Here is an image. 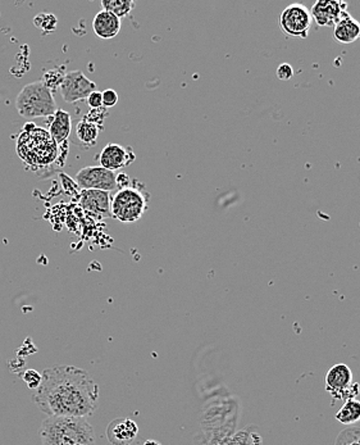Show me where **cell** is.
<instances>
[{
	"label": "cell",
	"mask_w": 360,
	"mask_h": 445,
	"mask_svg": "<svg viewBox=\"0 0 360 445\" xmlns=\"http://www.w3.org/2000/svg\"><path fill=\"white\" fill-rule=\"evenodd\" d=\"M32 399L47 417L89 418L99 406V386L85 370L55 366L43 371Z\"/></svg>",
	"instance_id": "6da1fadb"
},
{
	"label": "cell",
	"mask_w": 360,
	"mask_h": 445,
	"mask_svg": "<svg viewBox=\"0 0 360 445\" xmlns=\"http://www.w3.org/2000/svg\"><path fill=\"white\" fill-rule=\"evenodd\" d=\"M41 445H95L94 429L87 418L47 417L40 428Z\"/></svg>",
	"instance_id": "7a4b0ae2"
},
{
	"label": "cell",
	"mask_w": 360,
	"mask_h": 445,
	"mask_svg": "<svg viewBox=\"0 0 360 445\" xmlns=\"http://www.w3.org/2000/svg\"><path fill=\"white\" fill-rule=\"evenodd\" d=\"M16 151L26 166L47 167L58 158V144L47 130L30 122L17 137Z\"/></svg>",
	"instance_id": "3957f363"
},
{
	"label": "cell",
	"mask_w": 360,
	"mask_h": 445,
	"mask_svg": "<svg viewBox=\"0 0 360 445\" xmlns=\"http://www.w3.org/2000/svg\"><path fill=\"white\" fill-rule=\"evenodd\" d=\"M16 108L24 119L50 117L57 112L53 93L43 81L31 82L20 91Z\"/></svg>",
	"instance_id": "277c9868"
},
{
	"label": "cell",
	"mask_w": 360,
	"mask_h": 445,
	"mask_svg": "<svg viewBox=\"0 0 360 445\" xmlns=\"http://www.w3.org/2000/svg\"><path fill=\"white\" fill-rule=\"evenodd\" d=\"M149 197L136 186H126L116 193L110 203L112 217L125 223L139 221L148 209Z\"/></svg>",
	"instance_id": "5b68a950"
},
{
	"label": "cell",
	"mask_w": 360,
	"mask_h": 445,
	"mask_svg": "<svg viewBox=\"0 0 360 445\" xmlns=\"http://www.w3.org/2000/svg\"><path fill=\"white\" fill-rule=\"evenodd\" d=\"M310 10L304 4L294 3L283 9L280 17V26L286 36L306 39L312 27Z\"/></svg>",
	"instance_id": "8992f818"
},
{
	"label": "cell",
	"mask_w": 360,
	"mask_h": 445,
	"mask_svg": "<svg viewBox=\"0 0 360 445\" xmlns=\"http://www.w3.org/2000/svg\"><path fill=\"white\" fill-rule=\"evenodd\" d=\"M326 390L332 397L338 399H355L359 393V385L352 382V372L350 367L344 363H337L331 367L326 375Z\"/></svg>",
	"instance_id": "52a82bcc"
},
{
	"label": "cell",
	"mask_w": 360,
	"mask_h": 445,
	"mask_svg": "<svg viewBox=\"0 0 360 445\" xmlns=\"http://www.w3.org/2000/svg\"><path fill=\"white\" fill-rule=\"evenodd\" d=\"M82 190L110 191L117 189V174L102 166L84 167L75 177Z\"/></svg>",
	"instance_id": "ba28073f"
},
{
	"label": "cell",
	"mask_w": 360,
	"mask_h": 445,
	"mask_svg": "<svg viewBox=\"0 0 360 445\" xmlns=\"http://www.w3.org/2000/svg\"><path fill=\"white\" fill-rule=\"evenodd\" d=\"M61 96L66 103H76L87 100L91 93L96 91L94 81L87 79L81 71L67 72L61 84Z\"/></svg>",
	"instance_id": "9c48e42d"
},
{
	"label": "cell",
	"mask_w": 360,
	"mask_h": 445,
	"mask_svg": "<svg viewBox=\"0 0 360 445\" xmlns=\"http://www.w3.org/2000/svg\"><path fill=\"white\" fill-rule=\"evenodd\" d=\"M310 16L321 27L336 26L343 18L349 16L347 3L337 0H318L310 9Z\"/></svg>",
	"instance_id": "30bf717a"
},
{
	"label": "cell",
	"mask_w": 360,
	"mask_h": 445,
	"mask_svg": "<svg viewBox=\"0 0 360 445\" xmlns=\"http://www.w3.org/2000/svg\"><path fill=\"white\" fill-rule=\"evenodd\" d=\"M80 206L87 211L89 215L94 216L96 218H107L112 217L110 213V193L102 190H82L80 194Z\"/></svg>",
	"instance_id": "8fae6325"
},
{
	"label": "cell",
	"mask_w": 360,
	"mask_h": 445,
	"mask_svg": "<svg viewBox=\"0 0 360 445\" xmlns=\"http://www.w3.org/2000/svg\"><path fill=\"white\" fill-rule=\"evenodd\" d=\"M136 158L131 148H126L118 144H108L99 156L100 166L110 171H118L128 167Z\"/></svg>",
	"instance_id": "7c38bea8"
},
{
	"label": "cell",
	"mask_w": 360,
	"mask_h": 445,
	"mask_svg": "<svg viewBox=\"0 0 360 445\" xmlns=\"http://www.w3.org/2000/svg\"><path fill=\"white\" fill-rule=\"evenodd\" d=\"M139 435V426L131 418H114L107 428V437L112 445H131Z\"/></svg>",
	"instance_id": "4fadbf2b"
},
{
	"label": "cell",
	"mask_w": 360,
	"mask_h": 445,
	"mask_svg": "<svg viewBox=\"0 0 360 445\" xmlns=\"http://www.w3.org/2000/svg\"><path fill=\"white\" fill-rule=\"evenodd\" d=\"M93 29L100 39H113L121 31V20L107 10H102L95 16Z\"/></svg>",
	"instance_id": "5bb4252c"
},
{
	"label": "cell",
	"mask_w": 360,
	"mask_h": 445,
	"mask_svg": "<svg viewBox=\"0 0 360 445\" xmlns=\"http://www.w3.org/2000/svg\"><path fill=\"white\" fill-rule=\"evenodd\" d=\"M72 130V119L68 112L63 110H57L53 116V119L49 126V133L53 136L55 143L63 144L70 135Z\"/></svg>",
	"instance_id": "9a60e30c"
},
{
	"label": "cell",
	"mask_w": 360,
	"mask_h": 445,
	"mask_svg": "<svg viewBox=\"0 0 360 445\" xmlns=\"http://www.w3.org/2000/svg\"><path fill=\"white\" fill-rule=\"evenodd\" d=\"M333 36L340 44H352L360 39V24L354 17L346 16L335 26Z\"/></svg>",
	"instance_id": "2e32d148"
},
{
	"label": "cell",
	"mask_w": 360,
	"mask_h": 445,
	"mask_svg": "<svg viewBox=\"0 0 360 445\" xmlns=\"http://www.w3.org/2000/svg\"><path fill=\"white\" fill-rule=\"evenodd\" d=\"M337 421L343 425H354L360 421V402L357 399H349L344 406L338 409L336 416Z\"/></svg>",
	"instance_id": "e0dca14e"
},
{
	"label": "cell",
	"mask_w": 360,
	"mask_h": 445,
	"mask_svg": "<svg viewBox=\"0 0 360 445\" xmlns=\"http://www.w3.org/2000/svg\"><path fill=\"white\" fill-rule=\"evenodd\" d=\"M76 135H77L80 143L84 144L87 146H94L96 139L99 136V128L93 122L82 119L76 128Z\"/></svg>",
	"instance_id": "ac0fdd59"
},
{
	"label": "cell",
	"mask_w": 360,
	"mask_h": 445,
	"mask_svg": "<svg viewBox=\"0 0 360 445\" xmlns=\"http://www.w3.org/2000/svg\"><path fill=\"white\" fill-rule=\"evenodd\" d=\"M102 7L103 10H107L121 20L133 12V9L135 8V1L133 0H103Z\"/></svg>",
	"instance_id": "d6986e66"
},
{
	"label": "cell",
	"mask_w": 360,
	"mask_h": 445,
	"mask_svg": "<svg viewBox=\"0 0 360 445\" xmlns=\"http://www.w3.org/2000/svg\"><path fill=\"white\" fill-rule=\"evenodd\" d=\"M57 24H58V21H57V18H55L53 15L41 13L39 16H36L33 18V24H35L38 29H40V30H43V31L45 32L55 30Z\"/></svg>",
	"instance_id": "ffe728a7"
},
{
	"label": "cell",
	"mask_w": 360,
	"mask_h": 445,
	"mask_svg": "<svg viewBox=\"0 0 360 445\" xmlns=\"http://www.w3.org/2000/svg\"><path fill=\"white\" fill-rule=\"evenodd\" d=\"M41 379H43L41 374H39V372L35 371V370H32V368L24 371V382H26V385L29 386V389H38L40 384H41Z\"/></svg>",
	"instance_id": "44dd1931"
},
{
	"label": "cell",
	"mask_w": 360,
	"mask_h": 445,
	"mask_svg": "<svg viewBox=\"0 0 360 445\" xmlns=\"http://www.w3.org/2000/svg\"><path fill=\"white\" fill-rule=\"evenodd\" d=\"M103 96V107L104 108H110V107H114L118 103V94L116 90L113 89H107L102 91Z\"/></svg>",
	"instance_id": "7402d4cb"
},
{
	"label": "cell",
	"mask_w": 360,
	"mask_h": 445,
	"mask_svg": "<svg viewBox=\"0 0 360 445\" xmlns=\"http://www.w3.org/2000/svg\"><path fill=\"white\" fill-rule=\"evenodd\" d=\"M276 76L277 79L281 80V81H287L294 76V68L291 67L290 64L282 63L277 71H276Z\"/></svg>",
	"instance_id": "603a6c76"
},
{
	"label": "cell",
	"mask_w": 360,
	"mask_h": 445,
	"mask_svg": "<svg viewBox=\"0 0 360 445\" xmlns=\"http://www.w3.org/2000/svg\"><path fill=\"white\" fill-rule=\"evenodd\" d=\"M87 104L91 110H98V108H102L103 107V96L100 91H94L91 93L89 98L87 99Z\"/></svg>",
	"instance_id": "cb8c5ba5"
},
{
	"label": "cell",
	"mask_w": 360,
	"mask_h": 445,
	"mask_svg": "<svg viewBox=\"0 0 360 445\" xmlns=\"http://www.w3.org/2000/svg\"><path fill=\"white\" fill-rule=\"evenodd\" d=\"M130 181L131 180L128 176L125 175V174H117V188L118 186H121V189L126 188L130 185Z\"/></svg>",
	"instance_id": "d4e9b609"
},
{
	"label": "cell",
	"mask_w": 360,
	"mask_h": 445,
	"mask_svg": "<svg viewBox=\"0 0 360 445\" xmlns=\"http://www.w3.org/2000/svg\"><path fill=\"white\" fill-rule=\"evenodd\" d=\"M144 445H162L160 443H158L157 440H147Z\"/></svg>",
	"instance_id": "484cf974"
}]
</instances>
